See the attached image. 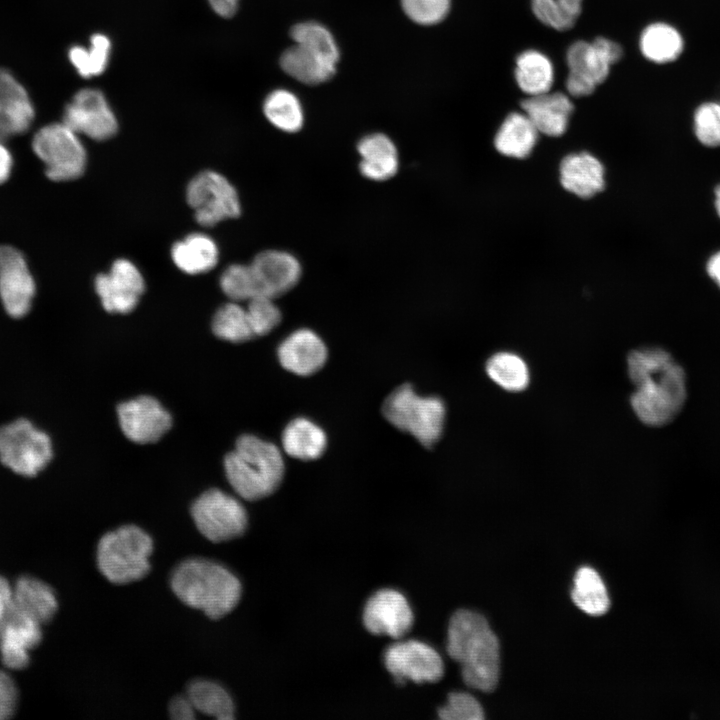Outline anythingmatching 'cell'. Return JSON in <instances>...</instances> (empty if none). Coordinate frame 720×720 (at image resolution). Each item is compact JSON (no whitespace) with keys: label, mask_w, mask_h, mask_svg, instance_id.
I'll use <instances>...</instances> for the list:
<instances>
[{"label":"cell","mask_w":720,"mask_h":720,"mask_svg":"<svg viewBox=\"0 0 720 720\" xmlns=\"http://www.w3.org/2000/svg\"><path fill=\"white\" fill-rule=\"evenodd\" d=\"M521 107L539 133L547 136H561L568 127L573 104L569 97L560 92H546L529 96Z\"/></svg>","instance_id":"obj_23"},{"label":"cell","mask_w":720,"mask_h":720,"mask_svg":"<svg viewBox=\"0 0 720 720\" xmlns=\"http://www.w3.org/2000/svg\"><path fill=\"white\" fill-rule=\"evenodd\" d=\"M111 42L101 33L94 34L90 39L89 48L73 46L69 50V59L80 76L91 78L102 74L109 61Z\"/></svg>","instance_id":"obj_37"},{"label":"cell","mask_w":720,"mask_h":720,"mask_svg":"<svg viewBox=\"0 0 720 720\" xmlns=\"http://www.w3.org/2000/svg\"><path fill=\"white\" fill-rule=\"evenodd\" d=\"M191 516L198 531L214 543L240 537L248 525L242 503L216 488L205 491L193 502Z\"/></svg>","instance_id":"obj_10"},{"label":"cell","mask_w":720,"mask_h":720,"mask_svg":"<svg viewBox=\"0 0 720 720\" xmlns=\"http://www.w3.org/2000/svg\"><path fill=\"white\" fill-rule=\"evenodd\" d=\"M35 282L23 254L9 245H0V298L8 315L25 316L35 295Z\"/></svg>","instance_id":"obj_16"},{"label":"cell","mask_w":720,"mask_h":720,"mask_svg":"<svg viewBox=\"0 0 720 720\" xmlns=\"http://www.w3.org/2000/svg\"><path fill=\"white\" fill-rule=\"evenodd\" d=\"M405 14L420 25H434L448 14L450 0H401Z\"/></svg>","instance_id":"obj_41"},{"label":"cell","mask_w":720,"mask_h":720,"mask_svg":"<svg viewBox=\"0 0 720 720\" xmlns=\"http://www.w3.org/2000/svg\"><path fill=\"white\" fill-rule=\"evenodd\" d=\"M385 419L398 430L409 433L421 445L433 446L443 433L446 407L435 396H420L410 384L396 388L382 406Z\"/></svg>","instance_id":"obj_6"},{"label":"cell","mask_w":720,"mask_h":720,"mask_svg":"<svg viewBox=\"0 0 720 720\" xmlns=\"http://www.w3.org/2000/svg\"><path fill=\"white\" fill-rule=\"evenodd\" d=\"M622 55V47L604 37H598L593 42H574L566 56L569 69L566 88L569 94L574 97L590 95L606 80L610 67Z\"/></svg>","instance_id":"obj_9"},{"label":"cell","mask_w":720,"mask_h":720,"mask_svg":"<svg viewBox=\"0 0 720 720\" xmlns=\"http://www.w3.org/2000/svg\"><path fill=\"white\" fill-rule=\"evenodd\" d=\"M53 457L48 434L26 418L0 426V462L14 473L34 477Z\"/></svg>","instance_id":"obj_7"},{"label":"cell","mask_w":720,"mask_h":720,"mask_svg":"<svg viewBox=\"0 0 720 720\" xmlns=\"http://www.w3.org/2000/svg\"><path fill=\"white\" fill-rule=\"evenodd\" d=\"M339 56L337 44L305 38L295 41L283 52L280 65L286 74L299 82L316 85L334 75Z\"/></svg>","instance_id":"obj_12"},{"label":"cell","mask_w":720,"mask_h":720,"mask_svg":"<svg viewBox=\"0 0 720 720\" xmlns=\"http://www.w3.org/2000/svg\"><path fill=\"white\" fill-rule=\"evenodd\" d=\"M34 118V109L23 86L0 68V141L26 132Z\"/></svg>","instance_id":"obj_22"},{"label":"cell","mask_w":720,"mask_h":720,"mask_svg":"<svg viewBox=\"0 0 720 720\" xmlns=\"http://www.w3.org/2000/svg\"><path fill=\"white\" fill-rule=\"evenodd\" d=\"M186 695L198 713L219 720L234 718L235 706L231 695L215 681L194 680L189 684Z\"/></svg>","instance_id":"obj_30"},{"label":"cell","mask_w":720,"mask_h":720,"mask_svg":"<svg viewBox=\"0 0 720 720\" xmlns=\"http://www.w3.org/2000/svg\"><path fill=\"white\" fill-rule=\"evenodd\" d=\"M447 652L461 665L468 686L483 692L495 689L500 667L499 642L482 615L466 609L452 615Z\"/></svg>","instance_id":"obj_2"},{"label":"cell","mask_w":720,"mask_h":720,"mask_svg":"<svg viewBox=\"0 0 720 720\" xmlns=\"http://www.w3.org/2000/svg\"><path fill=\"white\" fill-rule=\"evenodd\" d=\"M13 610V585L0 576V631Z\"/></svg>","instance_id":"obj_46"},{"label":"cell","mask_w":720,"mask_h":720,"mask_svg":"<svg viewBox=\"0 0 720 720\" xmlns=\"http://www.w3.org/2000/svg\"><path fill=\"white\" fill-rule=\"evenodd\" d=\"M573 602L585 613L600 616L609 609V597L599 574L590 567H581L575 575L571 592Z\"/></svg>","instance_id":"obj_34"},{"label":"cell","mask_w":720,"mask_h":720,"mask_svg":"<svg viewBox=\"0 0 720 720\" xmlns=\"http://www.w3.org/2000/svg\"><path fill=\"white\" fill-rule=\"evenodd\" d=\"M32 148L44 163L46 176L52 181L75 180L85 171V147L79 135L63 122L42 127L34 135Z\"/></svg>","instance_id":"obj_8"},{"label":"cell","mask_w":720,"mask_h":720,"mask_svg":"<svg viewBox=\"0 0 720 720\" xmlns=\"http://www.w3.org/2000/svg\"><path fill=\"white\" fill-rule=\"evenodd\" d=\"M224 468L230 486L247 501L271 495L285 472L279 448L250 434L237 439L234 450L225 456Z\"/></svg>","instance_id":"obj_4"},{"label":"cell","mask_w":720,"mask_h":720,"mask_svg":"<svg viewBox=\"0 0 720 720\" xmlns=\"http://www.w3.org/2000/svg\"><path fill=\"white\" fill-rule=\"evenodd\" d=\"M715 206L720 216V185L715 189Z\"/></svg>","instance_id":"obj_51"},{"label":"cell","mask_w":720,"mask_h":720,"mask_svg":"<svg viewBox=\"0 0 720 720\" xmlns=\"http://www.w3.org/2000/svg\"><path fill=\"white\" fill-rule=\"evenodd\" d=\"M18 688L13 678L0 671V720L11 718L18 705Z\"/></svg>","instance_id":"obj_44"},{"label":"cell","mask_w":720,"mask_h":720,"mask_svg":"<svg viewBox=\"0 0 720 720\" xmlns=\"http://www.w3.org/2000/svg\"><path fill=\"white\" fill-rule=\"evenodd\" d=\"M359 171L368 180L383 182L399 170V153L393 140L384 133H371L357 143Z\"/></svg>","instance_id":"obj_24"},{"label":"cell","mask_w":720,"mask_h":720,"mask_svg":"<svg viewBox=\"0 0 720 720\" xmlns=\"http://www.w3.org/2000/svg\"><path fill=\"white\" fill-rule=\"evenodd\" d=\"M42 639V625L14 609L0 631V655L5 667L12 670L25 668L30 651Z\"/></svg>","instance_id":"obj_20"},{"label":"cell","mask_w":720,"mask_h":720,"mask_svg":"<svg viewBox=\"0 0 720 720\" xmlns=\"http://www.w3.org/2000/svg\"><path fill=\"white\" fill-rule=\"evenodd\" d=\"M11 169L12 156L2 141H0V184L9 178Z\"/></svg>","instance_id":"obj_48"},{"label":"cell","mask_w":720,"mask_h":720,"mask_svg":"<svg viewBox=\"0 0 720 720\" xmlns=\"http://www.w3.org/2000/svg\"><path fill=\"white\" fill-rule=\"evenodd\" d=\"M58 602L54 590L42 580L21 576L13 585V609L41 625L55 615Z\"/></svg>","instance_id":"obj_26"},{"label":"cell","mask_w":720,"mask_h":720,"mask_svg":"<svg viewBox=\"0 0 720 720\" xmlns=\"http://www.w3.org/2000/svg\"><path fill=\"white\" fill-rule=\"evenodd\" d=\"M538 134L525 113H511L496 133L495 148L502 155L525 158L532 152Z\"/></svg>","instance_id":"obj_29"},{"label":"cell","mask_w":720,"mask_h":720,"mask_svg":"<svg viewBox=\"0 0 720 720\" xmlns=\"http://www.w3.org/2000/svg\"><path fill=\"white\" fill-rule=\"evenodd\" d=\"M211 8L221 17H232L238 8L239 0H208Z\"/></svg>","instance_id":"obj_47"},{"label":"cell","mask_w":720,"mask_h":720,"mask_svg":"<svg viewBox=\"0 0 720 720\" xmlns=\"http://www.w3.org/2000/svg\"><path fill=\"white\" fill-rule=\"evenodd\" d=\"M485 368L489 378L507 391H522L529 383L528 366L515 353H495L487 360Z\"/></svg>","instance_id":"obj_35"},{"label":"cell","mask_w":720,"mask_h":720,"mask_svg":"<svg viewBox=\"0 0 720 720\" xmlns=\"http://www.w3.org/2000/svg\"><path fill=\"white\" fill-rule=\"evenodd\" d=\"M267 120L285 133H296L304 124V111L298 97L289 90L276 89L269 93L263 103Z\"/></svg>","instance_id":"obj_33"},{"label":"cell","mask_w":720,"mask_h":720,"mask_svg":"<svg viewBox=\"0 0 720 720\" xmlns=\"http://www.w3.org/2000/svg\"><path fill=\"white\" fill-rule=\"evenodd\" d=\"M531 6L539 21L558 31L572 28L577 20L557 0H531Z\"/></svg>","instance_id":"obj_43"},{"label":"cell","mask_w":720,"mask_h":720,"mask_svg":"<svg viewBox=\"0 0 720 720\" xmlns=\"http://www.w3.org/2000/svg\"><path fill=\"white\" fill-rule=\"evenodd\" d=\"M219 285L222 292L235 302L248 301L256 296L250 265L231 264L221 273Z\"/></svg>","instance_id":"obj_38"},{"label":"cell","mask_w":720,"mask_h":720,"mask_svg":"<svg viewBox=\"0 0 720 720\" xmlns=\"http://www.w3.org/2000/svg\"><path fill=\"white\" fill-rule=\"evenodd\" d=\"M384 664L399 683H434L444 674V663L438 652L418 640L398 641L384 652Z\"/></svg>","instance_id":"obj_13"},{"label":"cell","mask_w":720,"mask_h":720,"mask_svg":"<svg viewBox=\"0 0 720 720\" xmlns=\"http://www.w3.org/2000/svg\"><path fill=\"white\" fill-rule=\"evenodd\" d=\"M153 540L142 528L124 525L105 533L97 545V566L111 583L123 585L144 578L150 571Z\"/></svg>","instance_id":"obj_5"},{"label":"cell","mask_w":720,"mask_h":720,"mask_svg":"<svg viewBox=\"0 0 720 720\" xmlns=\"http://www.w3.org/2000/svg\"><path fill=\"white\" fill-rule=\"evenodd\" d=\"M515 78L519 88L529 96L549 92L554 81L553 65L541 52L527 50L517 57Z\"/></svg>","instance_id":"obj_31"},{"label":"cell","mask_w":720,"mask_h":720,"mask_svg":"<svg viewBox=\"0 0 720 720\" xmlns=\"http://www.w3.org/2000/svg\"><path fill=\"white\" fill-rule=\"evenodd\" d=\"M285 453L293 458L310 461L319 458L327 447L324 430L311 420L303 417L293 419L282 433Z\"/></svg>","instance_id":"obj_28"},{"label":"cell","mask_w":720,"mask_h":720,"mask_svg":"<svg viewBox=\"0 0 720 720\" xmlns=\"http://www.w3.org/2000/svg\"><path fill=\"white\" fill-rule=\"evenodd\" d=\"M277 354L282 367L299 376H309L319 371L328 356L323 340L307 328L288 335L279 345Z\"/></svg>","instance_id":"obj_21"},{"label":"cell","mask_w":720,"mask_h":720,"mask_svg":"<svg viewBox=\"0 0 720 720\" xmlns=\"http://www.w3.org/2000/svg\"><path fill=\"white\" fill-rule=\"evenodd\" d=\"M694 128L702 144L720 146V103L706 102L700 105L694 115Z\"/></svg>","instance_id":"obj_40"},{"label":"cell","mask_w":720,"mask_h":720,"mask_svg":"<svg viewBox=\"0 0 720 720\" xmlns=\"http://www.w3.org/2000/svg\"><path fill=\"white\" fill-rule=\"evenodd\" d=\"M120 427L132 442H157L172 426L170 414L153 397L140 396L117 408Z\"/></svg>","instance_id":"obj_18"},{"label":"cell","mask_w":720,"mask_h":720,"mask_svg":"<svg viewBox=\"0 0 720 720\" xmlns=\"http://www.w3.org/2000/svg\"><path fill=\"white\" fill-rule=\"evenodd\" d=\"M707 271L720 287V252L714 254L707 264Z\"/></svg>","instance_id":"obj_49"},{"label":"cell","mask_w":720,"mask_h":720,"mask_svg":"<svg viewBox=\"0 0 720 720\" xmlns=\"http://www.w3.org/2000/svg\"><path fill=\"white\" fill-rule=\"evenodd\" d=\"M642 54L654 63H668L682 52L683 40L680 33L666 23L647 26L640 37Z\"/></svg>","instance_id":"obj_32"},{"label":"cell","mask_w":720,"mask_h":720,"mask_svg":"<svg viewBox=\"0 0 720 720\" xmlns=\"http://www.w3.org/2000/svg\"><path fill=\"white\" fill-rule=\"evenodd\" d=\"M413 622L414 615L407 599L393 589L377 591L364 606V626L374 635L399 639L409 632Z\"/></svg>","instance_id":"obj_19"},{"label":"cell","mask_w":720,"mask_h":720,"mask_svg":"<svg viewBox=\"0 0 720 720\" xmlns=\"http://www.w3.org/2000/svg\"><path fill=\"white\" fill-rule=\"evenodd\" d=\"M561 6L575 18L581 13L583 0H557Z\"/></svg>","instance_id":"obj_50"},{"label":"cell","mask_w":720,"mask_h":720,"mask_svg":"<svg viewBox=\"0 0 720 720\" xmlns=\"http://www.w3.org/2000/svg\"><path fill=\"white\" fill-rule=\"evenodd\" d=\"M94 284L103 308L109 313H130L145 290L140 270L124 258L115 260L107 273L98 274Z\"/></svg>","instance_id":"obj_15"},{"label":"cell","mask_w":720,"mask_h":720,"mask_svg":"<svg viewBox=\"0 0 720 720\" xmlns=\"http://www.w3.org/2000/svg\"><path fill=\"white\" fill-rule=\"evenodd\" d=\"M249 265L256 296L272 299L286 294L297 286L303 273L299 259L284 250H264L258 253Z\"/></svg>","instance_id":"obj_17"},{"label":"cell","mask_w":720,"mask_h":720,"mask_svg":"<svg viewBox=\"0 0 720 720\" xmlns=\"http://www.w3.org/2000/svg\"><path fill=\"white\" fill-rule=\"evenodd\" d=\"M175 266L184 273L195 275L212 270L218 262L216 242L204 233H191L171 248Z\"/></svg>","instance_id":"obj_27"},{"label":"cell","mask_w":720,"mask_h":720,"mask_svg":"<svg viewBox=\"0 0 720 720\" xmlns=\"http://www.w3.org/2000/svg\"><path fill=\"white\" fill-rule=\"evenodd\" d=\"M438 716L443 720H482L484 712L470 694L453 692L449 694L446 705L438 710Z\"/></svg>","instance_id":"obj_42"},{"label":"cell","mask_w":720,"mask_h":720,"mask_svg":"<svg viewBox=\"0 0 720 720\" xmlns=\"http://www.w3.org/2000/svg\"><path fill=\"white\" fill-rule=\"evenodd\" d=\"M78 135L96 141L112 138L118 130L116 116L104 94L97 89L79 90L64 109L63 121Z\"/></svg>","instance_id":"obj_14"},{"label":"cell","mask_w":720,"mask_h":720,"mask_svg":"<svg viewBox=\"0 0 720 720\" xmlns=\"http://www.w3.org/2000/svg\"><path fill=\"white\" fill-rule=\"evenodd\" d=\"M169 716L175 720H192L196 717V710L187 695L175 696L168 705Z\"/></svg>","instance_id":"obj_45"},{"label":"cell","mask_w":720,"mask_h":720,"mask_svg":"<svg viewBox=\"0 0 720 720\" xmlns=\"http://www.w3.org/2000/svg\"><path fill=\"white\" fill-rule=\"evenodd\" d=\"M186 201L194 210L195 220L204 227L241 214L237 190L225 176L212 170L202 171L189 181Z\"/></svg>","instance_id":"obj_11"},{"label":"cell","mask_w":720,"mask_h":720,"mask_svg":"<svg viewBox=\"0 0 720 720\" xmlns=\"http://www.w3.org/2000/svg\"><path fill=\"white\" fill-rule=\"evenodd\" d=\"M560 180L567 191L581 198H590L605 185L604 167L587 152L570 154L561 162Z\"/></svg>","instance_id":"obj_25"},{"label":"cell","mask_w":720,"mask_h":720,"mask_svg":"<svg viewBox=\"0 0 720 720\" xmlns=\"http://www.w3.org/2000/svg\"><path fill=\"white\" fill-rule=\"evenodd\" d=\"M170 586L185 605L219 619L238 605L242 585L237 576L223 564L206 558H189L173 570Z\"/></svg>","instance_id":"obj_3"},{"label":"cell","mask_w":720,"mask_h":720,"mask_svg":"<svg viewBox=\"0 0 720 720\" xmlns=\"http://www.w3.org/2000/svg\"><path fill=\"white\" fill-rule=\"evenodd\" d=\"M247 302L246 310L255 337L267 335L281 322L282 314L274 299L256 296Z\"/></svg>","instance_id":"obj_39"},{"label":"cell","mask_w":720,"mask_h":720,"mask_svg":"<svg viewBox=\"0 0 720 720\" xmlns=\"http://www.w3.org/2000/svg\"><path fill=\"white\" fill-rule=\"evenodd\" d=\"M214 335L222 340L240 343L255 338L246 308L231 301L222 305L212 320Z\"/></svg>","instance_id":"obj_36"},{"label":"cell","mask_w":720,"mask_h":720,"mask_svg":"<svg viewBox=\"0 0 720 720\" xmlns=\"http://www.w3.org/2000/svg\"><path fill=\"white\" fill-rule=\"evenodd\" d=\"M627 367L636 386L630 401L637 417L654 427L672 421L686 400L683 369L668 352L655 347L630 352Z\"/></svg>","instance_id":"obj_1"}]
</instances>
